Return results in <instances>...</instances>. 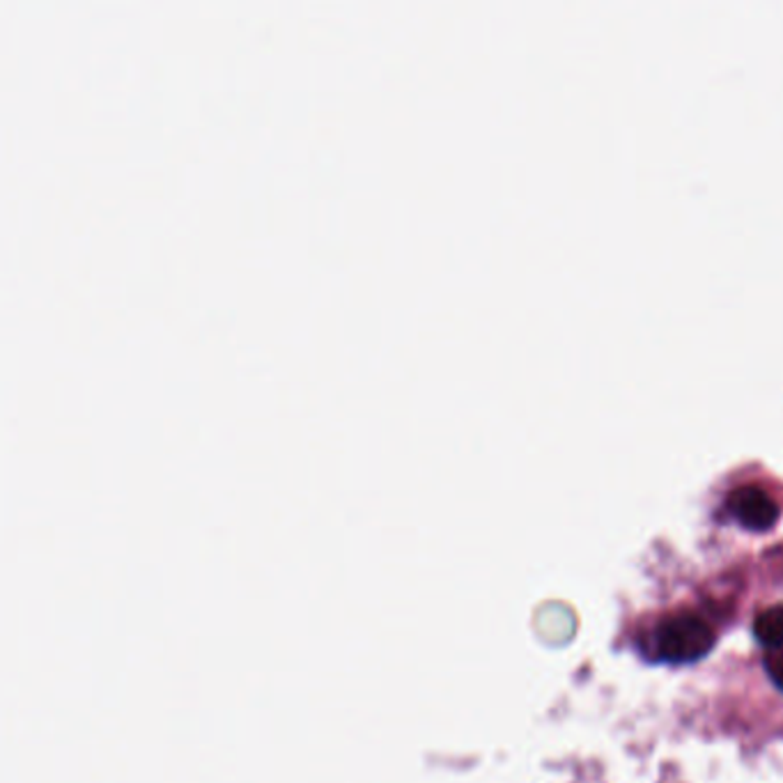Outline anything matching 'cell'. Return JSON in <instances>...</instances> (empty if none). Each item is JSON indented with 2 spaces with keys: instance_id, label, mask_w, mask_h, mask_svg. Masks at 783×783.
<instances>
[{
  "instance_id": "obj_1",
  "label": "cell",
  "mask_w": 783,
  "mask_h": 783,
  "mask_svg": "<svg viewBox=\"0 0 783 783\" xmlns=\"http://www.w3.org/2000/svg\"><path fill=\"white\" fill-rule=\"evenodd\" d=\"M714 632L697 616H673L655 630L657 657L671 664H692L714 648Z\"/></svg>"
},
{
  "instance_id": "obj_2",
  "label": "cell",
  "mask_w": 783,
  "mask_h": 783,
  "mask_svg": "<svg viewBox=\"0 0 783 783\" xmlns=\"http://www.w3.org/2000/svg\"><path fill=\"white\" fill-rule=\"evenodd\" d=\"M729 513L749 530L772 528L779 519L776 501L759 485H742L729 496Z\"/></svg>"
},
{
  "instance_id": "obj_3",
  "label": "cell",
  "mask_w": 783,
  "mask_h": 783,
  "mask_svg": "<svg viewBox=\"0 0 783 783\" xmlns=\"http://www.w3.org/2000/svg\"><path fill=\"white\" fill-rule=\"evenodd\" d=\"M754 637L770 650L783 648V605H774L756 616Z\"/></svg>"
},
{
  "instance_id": "obj_4",
  "label": "cell",
  "mask_w": 783,
  "mask_h": 783,
  "mask_svg": "<svg viewBox=\"0 0 783 783\" xmlns=\"http://www.w3.org/2000/svg\"><path fill=\"white\" fill-rule=\"evenodd\" d=\"M765 667H767L770 680L783 692V655H772V657H767Z\"/></svg>"
}]
</instances>
